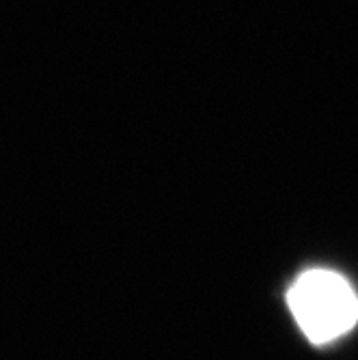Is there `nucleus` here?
Masks as SVG:
<instances>
[{
  "mask_svg": "<svg viewBox=\"0 0 358 360\" xmlns=\"http://www.w3.org/2000/svg\"><path fill=\"white\" fill-rule=\"evenodd\" d=\"M289 307L313 343L345 335L358 319V298L350 283L328 270L305 272L289 289Z\"/></svg>",
  "mask_w": 358,
  "mask_h": 360,
  "instance_id": "nucleus-1",
  "label": "nucleus"
}]
</instances>
